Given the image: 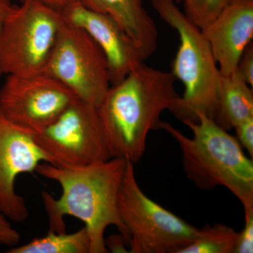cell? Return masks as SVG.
Segmentation results:
<instances>
[{"label": "cell", "mask_w": 253, "mask_h": 253, "mask_svg": "<svg viewBox=\"0 0 253 253\" xmlns=\"http://www.w3.org/2000/svg\"><path fill=\"white\" fill-rule=\"evenodd\" d=\"M127 161L111 158L74 168H59L41 163L36 171L56 181L62 194L59 199L46 191L42 193L49 220V231L66 232L64 218L72 216L84 224L90 239L89 253H107L104 234L115 226L129 243V236L118 212V196L126 173Z\"/></svg>", "instance_id": "cell-1"}, {"label": "cell", "mask_w": 253, "mask_h": 253, "mask_svg": "<svg viewBox=\"0 0 253 253\" xmlns=\"http://www.w3.org/2000/svg\"><path fill=\"white\" fill-rule=\"evenodd\" d=\"M176 79L141 63L122 81L111 85L97 109L111 158L137 163L146 151L150 131L161 129V116L172 111L179 95Z\"/></svg>", "instance_id": "cell-2"}, {"label": "cell", "mask_w": 253, "mask_h": 253, "mask_svg": "<svg viewBox=\"0 0 253 253\" xmlns=\"http://www.w3.org/2000/svg\"><path fill=\"white\" fill-rule=\"evenodd\" d=\"M196 121H181L192 131L188 137L167 122L161 129L179 145L183 168L199 189L224 186L239 199L244 210L253 208V162L246 156L236 137L199 111Z\"/></svg>", "instance_id": "cell-3"}, {"label": "cell", "mask_w": 253, "mask_h": 253, "mask_svg": "<svg viewBox=\"0 0 253 253\" xmlns=\"http://www.w3.org/2000/svg\"><path fill=\"white\" fill-rule=\"evenodd\" d=\"M151 2L158 16L175 30L180 41L171 73L184 84V91L171 113L181 121L196 122L199 111L214 120L221 75L209 43L174 0Z\"/></svg>", "instance_id": "cell-4"}, {"label": "cell", "mask_w": 253, "mask_h": 253, "mask_svg": "<svg viewBox=\"0 0 253 253\" xmlns=\"http://www.w3.org/2000/svg\"><path fill=\"white\" fill-rule=\"evenodd\" d=\"M117 207L129 234L131 253H179L200 233L199 228L143 192L136 181L134 164L129 161L118 193Z\"/></svg>", "instance_id": "cell-5"}, {"label": "cell", "mask_w": 253, "mask_h": 253, "mask_svg": "<svg viewBox=\"0 0 253 253\" xmlns=\"http://www.w3.org/2000/svg\"><path fill=\"white\" fill-rule=\"evenodd\" d=\"M14 6L0 33V75L43 73L61 26V11L36 0Z\"/></svg>", "instance_id": "cell-6"}, {"label": "cell", "mask_w": 253, "mask_h": 253, "mask_svg": "<svg viewBox=\"0 0 253 253\" xmlns=\"http://www.w3.org/2000/svg\"><path fill=\"white\" fill-rule=\"evenodd\" d=\"M33 136L46 163L56 167H80L111 158L97 109L81 99Z\"/></svg>", "instance_id": "cell-7"}, {"label": "cell", "mask_w": 253, "mask_h": 253, "mask_svg": "<svg viewBox=\"0 0 253 253\" xmlns=\"http://www.w3.org/2000/svg\"><path fill=\"white\" fill-rule=\"evenodd\" d=\"M43 73L96 107L111 86L102 50L86 31L65 20Z\"/></svg>", "instance_id": "cell-8"}, {"label": "cell", "mask_w": 253, "mask_h": 253, "mask_svg": "<svg viewBox=\"0 0 253 253\" xmlns=\"http://www.w3.org/2000/svg\"><path fill=\"white\" fill-rule=\"evenodd\" d=\"M76 95L45 73L8 76L0 89V109L10 121L35 132L54 121Z\"/></svg>", "instance_id": "cell-9"}, {"label": "cell", "mask_w": 253, "mask_h": 253, "mask_svg": "<svg viewBox=\"0 0 253 253\" xmlns=\"http://www.w3.org/2000/svg\"><path fill=\"white\" fill-rule=\"evenodd\" d=\"M46 162L33 132L10 121L0 109V212L9 220L23 222L28 217L26 201L15 190L20 174L36 171Z\"/></svg>", "instance_id": "cell-10"}, {"label": "cell", "mask_w": 253, "mask_h": 253, "mask_svg": "<svg viewBox=\"0 0 253 253\" xmlns=\"http://www.w3.org/2000/svg\"><path fill=\"white\" fill-rule=\"evenodd\" d=\"M66 22L86 31L107 60L111 85L122 81L133 68L144 62L130 37L117 21L76 1L61 10Z\"/></svg>", "instance_id": "cell-11"}, {"label": "cell", "mask_w": 253, "mask_h": 253, "mask_svg": "<svg viewBox=\"0 0 253 253\" xmlns=\"http://www.w3.org/2000/svg\"><path fill=\"white\" fill-rule=\"evenodd\" d=\"M221 76L235 72L253 38V0H232L217 17L201 29Z\"/></svg>", "instance_id": "cell-12"}, {"label": "cell", "mask_w": 253, "mask_h": 253, "mask_svg": "<svg viewBox=\"0 0 253 253\" xmlns=\"http://www.w3.org/2000/svg\"><path fill=\"white\" fill-rule=\"evenodd\" d=\"M88 9L108 14L122 26L145 61L156 52L158 32L144 0H79Z\"/></svg>", "instance_id": "cell-13"}, {"label": "cell", "mask_w": 253, "mask_h": 253, "mask_svg": "<svg viewBox=\"0 0 253 253\" xmlns=\"http://www.w3.org/2000/svg\"><path fill=\"white\" fill-rule=\"evenodd\" d=\"M253 118V87L236 71L221 77L214 121L225 130Z\"/></svg>", "instance_id": "cell-14"}, {"label": "cell", "mask_w": 253, "mask_h": 253, "mask_svg": "<svg viewBox=\"0 0 253 253\" xmlns=\"http://www.w3.org/2000/svg\"><path fill=\"white\" fill-rule=\"evenodd\" d=\"M90 239L83 226L72 234L49 231L47 235L35 238L28 244L11 248L8 253H89Z\"/></svg>", "instance_id": "cell-15"}, {"label": "cell", "mask_w": 253, "mask_h": 253, "mask_svg": "<svg viewBox=\"0 0 253 253\" xmlns=\"http://www.w3.org/2000/svg\"><path fill=\"white\" fill-rule=\"evenodd\" d=\"M239 233L221 223L204 226L198 237L179 253H233Z\"/></svg>", "instance_id": "cell-16"}, {"label": "cell", "mask_w": 253, "mask_h": 253, "mask_svg": "<svg viewBox=\"0 0 253 253\" xmlns=\"http://www.w3.org/2000/svg\"><path fill=\"white\" fill-rule=\"evenodd\" d=\"M232 0H194L192 6L185 10V14L203 29L214 19Z\"/></svg>", "instance_id": "cell-17"}, {"label": "cell", "mask_w": 253, "mask_h": 253, "mask_svg": "<svg viewBox=\"0 0 253 253\" xmlns=\"http://www.w3.org/2000/svg\"><path fill=\"white\" fill-rule=\"evenodd\" d=\"M245 225L239 233L233 253H253V208L244 210Z\"/></svg>", "instance_id": "cell-18"}, {"label": "cell", "mask_w": 253, "mask_h": 253, "mask_svg": "<svg viewBox=\"0 0 253 253\" xmlns=\"http://www.w3.org/2000/svg\"><path fill=\"white\" fill-rule=\"evenodd\" d=\"M21 241V235L13 227L9 219L0 212V246L12 248L18 246Z\"/></svg>", "instance_id": "cell-19"}, {"label": "cell", "mask_w": 253, "mask_h": 253, "mask_svg": "<svg viewBox=\"0 0 253 253\" xmlns=\"http://www.w3.org/2000/svg\"><path fill=\"white\" fill-rule=\"evenodd\" d=\"M234 129L236 131V139L239 144L253 157V118H249L240 123Z\"/></svg>", "instance_id": "cell-20"}, {"label": "cell", "mask_w": 253, "mask_h": 253, "mask_svg": "<svg viewBox=\"0 0 253 253\" xmlns=\"http://www.w3.org/2000/svg\"><path fill=\"white\" fill-rule=\"evenodd\" d=\"M236 71L251 87L253 86V44L251 42L245 49L238 64Z\"/></svg>", "instance_id": "cell-21"}, {"label": "cell", "mask_w": 253, "mask_h": 253, "mask_svg": "<svg viewBox=\"0 0 253 253\" xmlns=\"http://www.w3.org/2000/svg\"><path fill=\"white\" fill-rule=\"evenodd\" d=\"M126 244H128L127 241L121 234H116L105 239L108 253H129V250L126 249Z\"/></svg>", "instance_id": "cell-22"}, {"label": "cell", "mask_w": 253, "mask_h": 253, "mask_svg": "<svg viewBox=\"0 0 253 253\" xmlns=\"http://www.w3.org/2000/svg\"><path fill=\"white\" fill-rule=\"evenodd\" d=\"M14 6L10 0H0V33L2 31L5 21Z\"/></svg>", "instance_id": "cell-23"}, {"label": "cell", "mask_w": 253, "mask_h": 253, "mask_svg": "<svg viewBox=\"0 0 253 253\" xmlns=\"http://www.w3.org/2000/svg\"><path fill=\"white\" fill-rule=\"evenodd\" d=\"M24 1V0H21V1ZM36 1L47 5L55 9L61 11L69 5L72 4L76 1H79V0H36Z\"/></svg>", "instance_id": "cell-24"}, {"label": "cell", "mask_w": 253, "mask_h": 253, "mask_svg": "<svg viewBox=\"0 0 253 253\" xmlns=\"http://www.w3.org/2000/svg\"><path fill=\"white\" fill-rule=\"evenodd\" d=\"M176 3L181 2L184 1V5H185V10L189 9L191 6H192L193 3H194V0H174Z\"/></svg>", "instance_id": "cell-25"}]
</instances>
